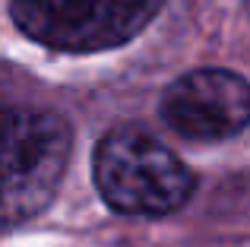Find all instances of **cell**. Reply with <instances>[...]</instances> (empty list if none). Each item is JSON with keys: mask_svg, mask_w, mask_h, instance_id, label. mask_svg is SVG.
I'll return each mask as SVG.
<instances>
[{"mask_svg": "<svg viewBox=\"0 0 250 247\" xmlns=\"http://www.w3.org/2000/svg\"><path fill=\"white\" fill-rule=\"evenodd\" d=\"M162 118L187 140H228L250 124V82L231 70H193L165 92Z\"/></svg>", "mask_w": 250, "mask_h": 247, "instance_id": "obj_4", "label": "cell"}, {"mask_svg": "<svg viewBox=\"0 0 250 247\" xmlns=\"http://www.w3.org/2000/svg\"><path fill=\"white\" fill-rule=\"evenodd\" d=\"M165 0H10L16 25L54 51H104L136 38Z\"/></svg>", "mask_w": 250, "mask_h": 247, "instance_id": "obj_3", "label": "cell"}, {"mask_svg": "<svg viewBox=\"0 0 250 247\" xmlns=\"http://www.w3.org/2000/svg\"><path fill=\"white\" fill-rule=\"evenodd\" d=\"M70 124L42 108H0V228L35 219L61 190Z\"/></svg>", "mask_w": 250, "mask_h": 247, "instance_id": "obj_1", "label": "cell"}, {"mask_svg": "<svg viewBox=\"0 0 250 247\" xmlns=\"http://www.w3.org/2000/svg\"><path fill=\"white\" fill-rule=\"evenodd\" d=\"M95 184L104 203L127 216H168L181 209L196 178L149 130L114 127L95 149Z\"/></svg>", "mask_w": 250, "mask_h": 247, "instance_id": "obj_2", "label": "cell"}]
</instances>
